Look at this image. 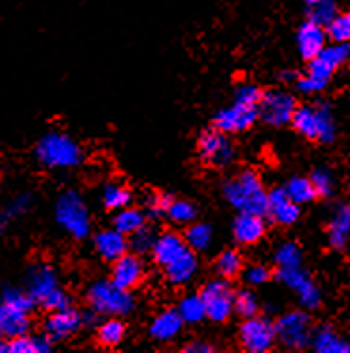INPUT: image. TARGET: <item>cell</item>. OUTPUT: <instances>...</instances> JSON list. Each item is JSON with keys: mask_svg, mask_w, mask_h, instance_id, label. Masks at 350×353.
<instances>
[{"mask_svg": "<svg viewBox=\"0 0 350 353\" xmlns=\"http://www.w3.org/2000/svg\"><path fill=\"white\" fill-rule=\"evenodd\" d=\"M55 221L76 240L86 238L91 231V217L86 202L76 191H66L55 202Z\"/></svg>", "mask_w": 350, "mask_h": 353, "instance_id": "cell-6", "label": "cell"}, {"mask_svg": "<svg viewBox=\"0 0 350 353\" xmlns=\"http://www.w3.org/2000/svg\"><path fill=\"white\" fill-rule=\"evenodd\" d=\"M142 278H144V263L139 257V253H125L119 259L114 261L110 280L114 281L117 288L131 291L139 288Z\"/></svg>", "mask_w": 350, "mask_h": 353, "instance_id": "cell-16", "label": "cell"}, {"mask_svg": "<svg viewBox=\"0 0 350 353\" xmlns=\"http://www.w3.org/2000/svg\"><path fill=\"white\" fill-rule=\"evenodd\" d=\"M277 278L286 288L292 289L293 293L298 295L300 303L307 310H316L322 304V293L318 285L314 283L311 276L307 274V270H303L301 265L298 267H284L278 268Z\"/></svg>", "mask_w": 350, "mask_h": 353, "instance_id": "cell-11", "label": "cell"}, {"mask_svg": "<svg viewBox=\"0 0 350 353\" xmlns=\"http://www.w3.org/2000/svg\"><path fill=\"white\" fill-rule=\"evenodd\" d=\"M37 159L48 168H74L81 163V145L65 132H48L38 140Z\"/></svg>", "mask_w": 350, "mask_h": 353, "instance_id": "cell-3", "label": "cell"}, {"mask_svg": "<svg viewBox=\"0 0 350 353\" xmlns=\"http://www.w3.org/2000/svg\"><path fill=\"white\" fill-rule=\"evenodd\" d=\"M239 339L242 347L250 353H265L269 352L277 334H275V325L271 323L267 317L252 316L244 319V323L239 329Z\"/></svg>", "mask_w": 350, "mask_h": 353, "instance_id": "cell-12", "label": "cell"}, {"mask_svg": "<svg viewBox=\"0 0 350 353\" xmlns=\"http://www.w3.org/2000/svg\"><path fill=\"white\" fill-rule=\"evenodd\" d=\"M178 314L184 319V323H201L206 317L203 296L195 295V293L184 296L180 304H178Z\"/></svg>", "mask_w": 350, "mask_h": 353, "instance_id": "cell-32", "label": "cell"}, {"mask_svg": "<svg viewBox=\"0 0 350 353\" xmlns=\"http://www.w3.org/2000/svg\"><path fill=\"white\" fill-rule=\"evenodd\" d=\"M271 270L265 265H250L244 270V280L250 285H263L265 281H269Z\"/></svg>", "mask_w": 350, "mask_h": 353, "instance_id": "cell-44", "label": "cell"}, {"mask_svg": "<svg viewBox=\"0 0 350 353\" xmlns=\"http://www.w3.org/2000/svg\"><path fill=\"white\" fill-rule=\"evenodd\" d=\"M199 159L212 168H226L233 163L235 145L224 130L208 129L199 137Z\"/></svg>", "mask_w": 350, "mask_h": 353, "instance_id": "cell-7", "label": "cell"}, {"mask_svg": "<svg viewBox=\"0 0 350 353\" xmlns=\"http://www.w3.org/2000/svg\"><path fill=\"white\" fill-rule=\"evenodd\" d=\"M133 201L131 189L124 185V183H108L104 191H102V202L108 210H121L125 206H129Z\"/></svg>", "mask_w": 350, "mask_h": 353, "instance_id": "cell-31", "label": "cell"}, {"mask_svg": "<svg viewBox=\"0 0 350 353\" xmlns=\"http://www.w3.org/2000/svg\"><path fill=\"white\" fill-rule=\"evenodd\" d=\"M190 248L186 244L180 234L176 232H165L155 238V244L152 248L153 261L159 265V267H167L168 263H173L178 257H182L184 253L188 252Z\"/></svg>", "mask_w": 350, "mask_h": 353, "instance_id": "cell-21", "label": "cell"}, {"mask_svg": "<svg viewBox=\"0 0 350 353\" xmlns=\"http://www.w3.org/2000/svg\"><path fill=\"white\" fill-rule=\"evenodd\" d=\"M262 89L257 85H254V83H242V85L237 87L233 101L249 104V106H257L260 101H262Z\"/></svg>", "mask_w": 350, "mask_h": 353, "instance_id": "cell-43", "label": "cell"}, {"mask_svg": "<svg viewBox=\"0 0 350 353\" xmlns=\"http://www.w3.org/2000/svg\"><path fill=\"white\" fill-rule=\"evenodd\" d=\"M307 4H309V6H311V4H314V2H316V0H305Z\"/></svg>", "mask_w": 350, "mask_h": 353, "instance_id": "cell-49", "label": "cell"}, {"mask_svg": "<svg viewBox=\"0 0 350 353\" xmlns=\"http://www.w3.org/2000/svg\"><path fill=\"white\" fill-rule=\"evenodd\" d=\"M212 238H214V232H212V227L206 223H195L188 227V232H186V244L190 250H193L195 253L206 252L212 245Z\"/></svg>", "mask_w": 350, "mask_h": 353, "instance_id": "cell-30", "label": "cell"}, {"mask_svg": "<svg viewBox=\"0 0 350 353\" xmlns=\"http://www.w3.org/2000/svg\"><path fill=\"white\" fill-rule=\"evenodd\" d=\"M30 202H32V199H30V195H27V193H25V195L15 196L14 201L8 202V206L2 210V214H0V225L6 227L14 217L25 214V212L30 208Z\"/></svg>", "mask_w": 350, "mask_h": 353, "instance_id": "cell-40", "label": "cell"}, {"mask_svg": "<svg viewBox=\"0 0 350 353\" xmlns=\"http://www.w3.org/2000/svg\"><path fill=\"white\" fill-rule=\"evenodd\" d=\"M265 221L262 214L252 212H239V216L233 221V236L242 245L257 244L265 236Z\"/></svg>", "mask_w": 350, "mask_h": 353, "instance_id": "cell-19", "label": "cell"}, {"mask_svg": "<svg viewBox=\"0 0 350 353\" xmlns=\"http://www.w3.org/2000/svg\"><path fill=\"white\" fill-rule=\"evenodd\" d=\"M311 19L320 25H328L333 17L337 15V4L336 0H316L314 4H311Z\"/></svg>", "mask_w": 350, "mask_h": 353, "instance_id": "cell-41", "label": "cell"}, {"mask_svg": "<svg viewBox=\"0 0 350 353\" xmlns=\"http://www.w3.org/2000/svg\"><path fill=\"white\" fill-rule=\"evenodd\" d=\"M257 119V106H249L233 101V106L220 110L214 117V127L224 130L226 134H237L249 130Z\"/></svg>", "mask_w": 350, "mask_h": 353, "instance_id": "cell-14", "label": "cell"}, {"mask_svg": "<svg viewBox=\"0 0 350 353\" xmlns=\"http://www.w3.org/2000/svg\"><path fill=\"white\" fill-rule=\"evenodd\" d=\"M242 268V259L239 253L235 252V250H226V252H222L218 255V259H216V272H218L220 278H233L241 272Z\"/></svg>", "mask_w": 350, "mask_h": 353, "instance_id": "cell-35", "label": "cell"}, {"mask_svg": "<svg viewBox=\"0 0 350 353\" xmlns=\"http://www.w3.org/2000/svg\"><path fill=\"white\" fill-rule=\"evenodd\" d=\"M298 108V102L293 94L282 89H273L262 94V101L257 104V116L273 127H282L292 123L293 112Z\"/></svg>", "mask_w": 350, "mask_h": 353, "instance_id": "cell-10", "label": "cell"}, {"mask_svg": "<svg viewBox=\"0 0 350 353\" xmlns=\"http://www.w3.org/2000/svg\"><path fill=\"white\" fill-rule=\"evenodd\" d=\"M186 352L188 353H211L212 346L211 344H206L203 340H195V342H191L190 346L186 347Z\"/></svg>", "mask_w": 350, "mask_h": 353, "instance_id": "cell-47", "label": "cell"}, {"mask_svg": "<svg viewBox=\"0 0 350 353\" xmlns=\"http://www.w3.org/2000/svg\"><path fill=\"white\" fill-rule=\"evenodd\" d=\"M50 350L51 339L48 334H44V336L21 334V336H15L6 344V352L10 353H46Z\"/></svg>", "mask_w": 350, "mask_h": 353, "instance_id": "cell-28", "label": "cell"}, {"mask_svg": "<svg viewBox=\"0 0 350 353\" xmlns=\"http://www.w3.org/2000/svg\"><path fill=\"white\" fill-rule=\"evenodd\" d=\"M125 332H127V327L119 317H108L99 325L97 339L104 347H116L124 342Z\"/></svg>", "mask_w": 350, "mask_h": 353, "instance_id": "cell-29", "label": "cell"}, {"mask_svg": "<svg viewBox=\"0 0 350 353\" xmlns=\"http://www.w3.org/2000/svg\"><path fill=\"white\" fill-rule=\"evenodd\" d=\"M326 40H328V32L324 29V25L313 21V19L303 23L298 32V50H300L301 57L313 59L314 55H318L326 48Z\"/></svg>", "mask_w": 350, "mask_h": 353, "instance_id": "cell-20", "label": "cell"}, {"mask_svg": "<svg viewBox=\"0 0 350 353\" xmlns=\"http://www.w3.org/2000/svg\"><path fill=\"white\" fill-rule=\"evenodd\" d=\"M165 216L176 225H190L197 216V210L190 201H168L165 208Z\"/></svg>", "mask_w": 350, "mask_h": 353, "instance_id": "cell-34", "label": "cell"}, {"mask_svg": "<svg viewBox=\"0 0 350 353\" xmlns=\"http://www.w3.org/2000/svg\"><path fill=\"white\" fill-rule=\"evenodd\" d=\"M32 308L35 301L27 291L15 288L4 289L0 296V336L12 340L21 334H29Z\"/></svg>", "mask_w": 350, "mask_h": 353, "instance_id": "cell-1", "label": "cell"}, {"mask_svg": "<svg viewBox=\"0 0 350 353\" xmlns=\"http://www.w3.org/2000/svg\"><path fill=\"white\" fill-rule=\"evenodd\" d=\"M257 310H260V303H257V296L244 289V291H239L233 299V312H237V316L241 317H252L257 316Z\"/></svg>", "mask_w": 350, "mask_h": 353, "instance_id": "cell-37", "label": "cell"}, {"mask_svg": "<svg viewBox=\"0 0 350 353\" xmlns=\"http://www.w3.org/2000/svg\"><path fill=\"white\" fill-rule=\"evenodd\" d=\"M277 340L288 350H303L311 344L313 327L305 312H290L275 323Z\"/></svg>", "mask_w": 350, "mask_h": 353, "instance_id": "cell-8", "label": "cell"}, {"mask_svg": "<svg viewBox=\"0 0 350 353\" xmlns=\"http://www.w3.org/2000/svg\"><path fill=\"white\" fill-rule=\"evenodd\" d=\"M155 231H152L150 227H140L139 231L133 232L131 234V248L135 252L139 253V255H144V253H152V248L155 244Z\"/></svg>", "mask_w": 350, "mask_h": 353, "instance_id": "cell-42", "label": "cell"}, {"mask_svg": "<svg viewBox=\"0 0 350 353\" xmlns=\"http://www.w3.org/2000/svg\"><path fill=\"white\" fill-rule=\"evenodd\" d=\"M311 183L316 191V196H331L336 189V176L328 168H316L311 176Z\"/></svg>", "mask_w": 350, "mask_h": 353, "instance_id": "cell-39", "label": "cell"}, {"mask_svg": "<svg viewBox=\"0 0 350 353\" xmlns=\"http://www.w3.org/2000/svg\"><path fill=\"white\" fill-rule=\"evenodd\" d=\"M25 285H27V293L30 299L35 303L42 304L55 289H59V278L53 267L46 263H37L29 268Z\"/></svg>", "mask_w": 350, "mask_h": 353, "instance_id": "cell-15", "label": "cell"}, {"mask_svg": "<svg viewBox=\"0 0 350 353\" xmlns=\"http://www.w3.org/2000/svg\"><path fill=\"white\" fill-rule=\"evenodd\" d=\"M292 125L301 137L313 142L329 144L336 138V121L326 104H305L293 112Z\"/></svg>", "mask_w": 350, "mask_h": 353, "instance_id": "cell-5", "label": "cell"}, {"mask_svg": "<svg viewBox=\"0 0 350 353\" xmlns=\"http://www.w3.org/2000/svg\"><path fill=\"white\" fill-rule=\"evenodd\" d=\"M93 245H95L97 255L102 261H108V263L119 259L129 250V242H127L125 234H121L116 229H106V231L99 232L93 240Z\"/></svg>", "mask_w": 350, "mask_h": 353, "instance_id": "cell-22", "label": "cell"}, {"mask_svg": "<svg viewBox=\"0 0 350 353\" xmlns=\"http://www.w3.org/2000/svg\"><path fill=\"white\" fill-rule=\"evenodd\" d=\"M311 342L318 353H350V342L341 339L331 327H320L311 336Z\"/></svg>", "mask_w": 350, "mask_h": 353, "instance_id": "cell-26", "label": "cell"}, {"mask_svg": "<svg viewBox=\"0 0 350 353\" xmlns=\"http://www.w3.org/2000/svg\"><path fill=\"white\" fill-rule=\"evenodd\" d=\"M88 303L99 316L124 317L135 308L131 291L117 288L112 280H97L88 288Z\"/></svg>", "mask_w": 350, "mask_h": 353, "instance_id": "cell-4", "label": "cell"}, {"mask_svg": "<svg viewBox=\"0 0 350 353\" xmlns=\"http://www.w3.org/2000/svg\"><path fill=\"white\" fill-rule=\"evenodd\" d=\"M326 32L333 42H350V10L339 14L326 25Z\"/></svg>", "mask_w": 350, "mask_h": 353, "instance_id": "cell-36", "label": "cell"}, {"mask_svg": "<svg viewBox=\"0 0 350 353\" xmlns=\"http://www.w3.org/2000/svg\"><path fill=\"white\" fill-rule=\"evenodd\" d=\"M265 214H269V217L278 225H293L301 216L300 204L286 195L284 189H273L271 193H267V210Z\"/></svg>", "mask_w": 350, "mask_h": 353, "instance_id": "cell-18", "label": "cell"}, {"mask_svg": "<svg viewBox=\"0 0 350 353\" xmlns=\"http://www.w3.org/2000/svg\"><path fill=\"white\" fill-rule=\"evenodd\" d=\"M0 352H6V344H4V340L0 336Z\"/></svg>", "mask_w": 350, "mask_h": 353, "instance_id": "cell-48", "label": "cell"}, {"mask_svg": "<svg viewBox=\"0 0 350 353\" xmlns=\"http://www.w3.org/2000/svg\"><path fill=\"white\" fill-rule=\"evenodd\" d=\"M328 238L329 244L343 250L344 245L349 244L350 238V206L349 204H339L333 214L329 217L328 223Z\"/></svg>", "mask_w": 350, "mask_h": 353, "instance_id": "cell-24", "label": "cell"}, {"mask_svg": "<svg viewBox=\"0 0 350 353\" xmlns=\"http://www.w3.org/2000/svg\"><path fill=\"white\" fill-rule=\"evenodd\" d=\"M275 261H277L278 268L284 267H298L303 263V253H301L300 245L293 242H286V244L278 245L277 253H275Z\"/></svg>", "mask_w": 350, "mask_h": 353, "instance_id": "cell-38", "label": "cell"}, {"mask_svg": "<svg viewBox=\"0 0 350 353\" xmlns=\"http://www.w3.org/2000/svg\"><path fill=\"white\" fill-rule=\"evenodd\" d=\"M48 312H53V310H61V308H66V306H70V296L66 295V291L59 288L55 289L53 293H51L48 299H46L44 303H42Z\"/></svg>", "mask_w": 350, "mask_h": 353, "instance_id": "cell-45", "label": "cell"}, {"mask_svg": "<svg viewBox=\"0 0 350 353\" xmlns=\"http://www.w3.org/2000/svg\"><path fill=\"white\" fill-rule=\"evenodd\" d=\"M144 225H146V216H144L142 210L131 208V206L116 210V216H114V229L121 232V234H125V236L137 232L140 227H144Z\"/></svg>", "mask_w": 350, "mask_h": 353, "instance_id": "cell-27", "label": "cell"}, {"mask_svg": "<svg viewBox=\"0 0 350 353\" xmlns=\"http://www.w3.org/2000/svg\"><path fill=\"white\" fill-rule=\"evenodd\" d=\"M284 191L286 195L300 206L316 199V191L311 183V178H303V176H295L292 180H288Z\"/></svg>", "mask_w": 350, "mask_h": 353, "instance_id": "cell-33", "label": "cell"}, {"mask_svg": "<svg viewBox=\"0 0 350 353\" xmlns=\"http://www.w3.org/2000/svg\"><path fill=\"white\" fill-rule=\"evenodd\" d=\"M226 201L239 212H252L265 216L267 210V191L260 176L254 170H242L224 185Z\"/></svg>", "mask_w": 350, "mask_h": 353, "instance_id": "cell-2", "label": "cell"}, {"mask_svg": "<svg viewBox=\"0 0 350 353\" xmlns=\"http://www.w3.org/2000/svg\"><path fill=\"white\" fill-rule=\"evenodd\" d=\"M326 85H328V81H322V79L318 78H313V76H309V74H305V76H301V78L298 79V89H300L301 93H305V94L320 93V91L326 89Z\"/></svg>", "mask_w": 350, "mask_h": 353, "instance_id": "cell-46", "label": "cell"}, {"mask_svg": "<svg viewBox=\"0 0 350 353\" xmlns=\"http://www.w3.org/2000/svg\"><path fill=\"white\" fill-rule=\"evenodd\" d=\"M184 327V319L178 310H165L153 317L150 325V336L157 342H171L175 340Z\"/></svg>", "mask_w": 350, "mask_h": 353, "instance_id": "cell-23", "label": "cell"}, {"mask_svg": "<svg viewBox=\"0 0 350 353\" xmlns=\"http://www.w3.org/2000/svg\"><path fill=\"white\" fill-rule=\"evenodd\" d=\"M165 268V278H167L168 283L173 285H184L197 274L199 268V261L195 257V252L193 250H188L184 253L182 257H178L173 263H168Z\"/></svg>", "mask_w": 350, "mask_h": 353, "instance_id": "cell-25", "label": "cell"}, {"mask_svg": "<svg viewBox=\"0 0 350 353\" xmlns=\"http://www.w3.org/2000/svg\"><path fill=\"white\" fill-rule=\"evenodd\" d=\"M350 61V43L349 42H336L331 46H326L324 50L309 59V68L307 74L318 78L322 81H329V78Z\"/></svg>", "mask_w": 350, "mask_h": 353, "instance_id": "cell-13", "label": "cell"}, {"mask_svg": "<svg viewBox=\"0 0 350 353\" xmlns=\"http://www.w3.org/2000/svg\"><path fill=\"white\" fill-rule=\"evenodd\" d=\"M201 296H203L206 317L212 319L214 323H224V321H227L231 317V314H233L235 293L226 278L208 281L204 285Z\"/></svg>", "mask_w": 350, "mask_h": 353, "instance_id": "cell-9", "label": "cell"}, {"mask_svg": "<svg viewBox=\"0 0 350 353\" xmlns=\"http://www.w3.org/2000/svg\"><path fill=\"white\" fill-rule=\"evenodd\" d=\"M80 312H76L70 306L61 308V310L50 312V316L44 323V334H48L51 340H65L70 339L72 334L80 331L81 327Z\"/></svg>", "mask_w": 350, "mask_h": 353, "instance_id": "cell-17", "label": "cell"}]
</instances>
